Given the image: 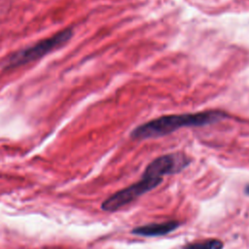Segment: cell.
I'll return each instance as SVG.
<instances>
[{"label":"cell","mask_w":249,"mask_h":249,"mask_svg":"<svg viewBox=\"0 0 249 249\" xmlns=\"http://www.w3.org/2000/svg\"><path fill=\"white\" fill-rule=\"evenodd\" d=\"M223 242L219 239H205L197 242L189 243L183 249H223Z\"/></svg>","instance_id":"obj_5"},{"label":"cell","mask_w":249,"mask_h":249,"mask_svg":"<svg viewBox=\"0 0 249 249\" xmlns=\"http://www.w3.org/2000/svg\"><path fill=\"white\" fill-rule=\"evenodd\" d=\"M180 226V223L178 221H165L161 223H153V224H147L144 226H140L137 228H134L131 231V233L141 236H160V235H165L174 230H176Z\"/></svg>","instance_id":"obj_4"},{"label":"cell","mask_w":249,"mask_h":249,"mask_svg":"<svg viewBox=\"0 0 249 249\" xmlns=\"http://www.w3.org/2000/svg\"><path fill=\"white\" fill-rule=\"evenodd\" d=\"M161 182L162 178H159L147 171H144L141 179L138 182L124 189H122L117 193L113 194L112 196H110L102 202L101 208L104 211L109 212L117 211L118 209L132 202L140 196L155 189Z\"/></svg>","instance_id":"obj_3"},{"label":"cell","mask_w":249,"mask_h":249,"mask_svg":"<svg viewBox=\"0 0 249 249\" xmlns=\"http://www.w3.org/2000/svg\"><path fill=\"white\" fill-rule=\"evenodd\" d=\"M72 35L73 30L71 28H65L32 46L14 53L7 58L5 66L7 68H14L34 61L65 44L72 37Z\"/></svg>","instance_id":"obj_2"},{"label":"cell","mask_w":249,"mask_h":249,"mask_svg":"<svg viewBox=\"0 0 249 249\" xmlns=\"http://www.w3.org/2000/svg\"><path fill=\"white\" fill-rule=\"evenodd\" d=\"M228 115L221 111H203L195 114L165 115L136 126L130 133L131 138L141 140L161 137L181 127L202 126L217 123Z\"/></svg>","instance_id":"obj_1"}]
</instances>
